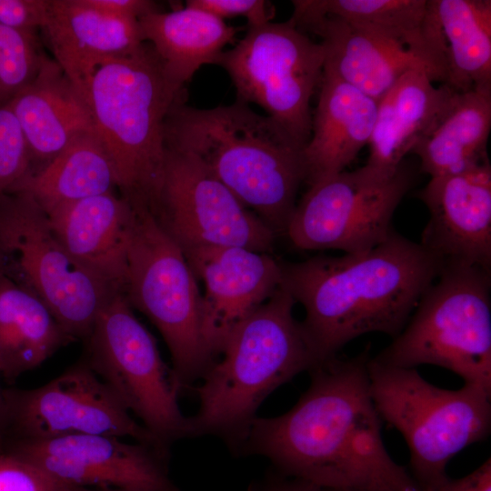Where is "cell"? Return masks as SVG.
Returning a JSON list of instances; mask_svg holds the SVG:
<instances>
[{"instance_id": "obj_1", "label": "cell", "mask_w": 491, "mask_h": 491, "mask_svg": "<svg viewBox=\"0 0 491 491\" xmlns=\"http://www.w3.org/2000/svg\"><path fill=\"white\" fill-rule=\"evenodd\" d=\"M369 357L366 349L316 366L297 403L281 416H256L237 446L268 458L285 476L323 489L423 491L384 445Z\"/></svg>"}, {"instance_id": "obj_2", "label": "cell", "mask_w": 491, "mask_h": 491, "mask_svg": "<svg viewBox=\"0 0 491 491\" xmlns=\"http://www.w3.org/2000/svg\"><path fill=\"white\" fill-rule=\"evenodd\" d=\"M279 264L280 286L305 309L301 324L318 364L362 335L397 336L444 266L395 230L360 254Z\"/></svg>"}, {"instance_id": "obj_3", "label": "cell", "mask_w": 491, "mask_h": 491, "mask_svg": "<svg viewBox=\"0 0 491 491\" xmlns=\"http://www.w3.org/2000/svg\"><path fill=\"white\" fill-rule=\"evenodd\" d=\"M185 102L166 118V150L199 161L276 235L286 234L306 178L302 149L249 105L201 109Z\"/></svg>"}, {"instance_id": "obj_4", "label": "cell", "mask_w": 491, "mask_h": 491, "mask_svg": "<svg viewBox=\"0 0 491 491\" xmlns=\"http://www.w3.org/2000/svg\"><path fill=\"white\" fill-rule=\"evenodd\" d=\"M115 168L117 190L134 208L155 215L164 182L165 125L185 88L167 78L153 47L104 61L83 93Z\"/></svg>"}, {"instance_id": "obj_5", "label": "cell", "mask_w": 491, "mask_h": 491, "mask_svg": "<svg viewBox=\"0 0 491 491\" xmlns=\"http://www.w3.org/2000/svg\"><path fill=\"white\" fill-rule=\"evenodd\" d=\"M296 302L281 286L227 337L219 362L198 387L199 409L188 417V436H221L240 443L266 397L318 365Z\"/></svg>"}, {"instance_id": "obj_6", "label": "cell", "mask_w": 491, "mask_h": 491, "mask_svg": "<svg viewBox=\"0 0 491 491\" xmlns=\"http://www.w3.org/2000/svg\"><path fill=\"white\" fill-rule=\"evenodd\" d=\"M367 373L376 409L403 435L411 476L423 491H434L447 478L446 467L455 455L488 436L491 392L468 384L443 389L416 368L384 365L371 356Z\"/></svg>"}, {"instance_id": "obj_7", "label": "cell", "mask_w": 491, "mask_h": 491, "mask_svg": "<svg viewBox=\"0 0 491 491\" xmlns=\"http://www.w3.org/2000/svg\"><path fill=\"white\" fill-rule=\"evenodd\" d=\"M490 271L444 264L392 343L373 357L405 368L435 365L491 392Z\"/></svg>"}, {"instance_id": "obj_8", "label": "cell", "mask_w": 491, "mask_h": 491, "mask_svg": "<svg viewBox=\"0 0 491 491\" xmlns=\"http://www.w3.org/2000/svg\"><path fill=\"white\" fill-rule=\"evenodd\" d=\"M0 274L37 296L73 340H85L117 292L65 250L27 193H0Z\"/></svg>"}, {"instance_id": "obj_9", "label": "cell", "mask_w": 491, "mask_h": 491, "mask_svg": "<svg viewBox=\"0 0 491 491\" xmlns=\"http://www.w3.org/2000/svg\"><path fill=\"white\" fill-rule=\"evenodd\" d=\"M133 210L124 295L158 329L183 387L214 363L202 336V294L182 249L149 211Z\"/></svg>"}, {"instance_id": "obj_10", "label": "cell", "mask_w": 491, "mask_h": 491, "mask_svg": "<svg viewBox=\"0 0 491 491\" xmlns=\"http://www.w3.org/2000/svg\"><path fill=\"white\" fill-rule=\"evenodd\" d=\"M85 341V361L161 445L188 436L178 405L182 387L123 293L102 308Z\"/></svg>"}, {"instance_id": "obj_11", "label": "cell", "mask_w": 491, "mask_h": 491, "mask_svg": "<svg viewBox=\"0 0 491 491\" xmlns=\"http://www.w3.org/2000/svg\"><path fill=\"white\" fill-rule=\"evenodd\" d=\"M324 63L322 45L288 20L247 26L217 65L228 73L236 100L262 107L303 150L311 134L310 101Z\"/></svg>"}, {"instance_id": "obj_12", "label": "cell", "mask_w": 491, "mask_h": 491, "mask_svg": "<svg viewBox=\"0 0 491 491\" xmlns=\"http://www.w3.org/2000/svg\"><path fill=\"white\" fill-rule=\"evenodd\" d=\"M413 181V173L403 163L388 178L377 177L363 166L340 172L308 186L286 235L304 250L368 251L394 231L395 211Z\"/></svg>"}, {"instance_id": "obj_13", "label": "cell", "mask_w": 491, "mask_h": 491, "mask_svg": "<svg viewBox=\"0 0 491 491\" xmlns=\"http://www.w3.org/2000/svg\"><path fill=\"white\" fill-rule=\"evenodd\" d=\"M4 396L5 429L0 448L12 442L106 435L167 452L85 359L42 386L4 389Z\"/></svg>"}, {"instance_id": "obj_14", "label": "cell", "mask_w": 491, "mask_h": 491, "mask_svg": "<svg viewBox=\"0 0 491 491\" xmlns=\"http://www.w3.org/2000/svg\"><path fill=\"white\" fill-rule=\"evenodd\" d=\"M154 217L184 254L222 246L268 253L276 235L199 161L169 150Z\"/></svg>"}, {"instance_id": "obj_15", "label": "cell", "mask_w": 491, "mask_h": 491, "mask_svg": "<svg viewBox=\"0 0 491 491\" xmlns=\"http://www.w3.org/2000/svg\"><path fill=\"white\" fill-rule=\"evenodd\" d=\"M74 486H98L135 491H177L165 467L166 453L106 435H75L19 441L0 448Z\"/></svg>"}, {"instance_id": "obj_16", "label": "cell", "mask_w": 491, "mask_h": 491, "mask_svg": "<svg viewBox=\"0 0 491 491\" xmlns=\"http://www.w3.org/2000/svg\"><path fill=\"white\" fill-rule=\"evenodd\" d=\"M184 255L204 284L202 336L214 359L231 332L280 286V264L268 253L236 246L198 248Z\"/></svg>"}, {"instance_id": "obj_17", "label": "cell", "mask_w": 491, "mask_h": 491, "mask_svg": "<svg viewBox=\"0 0 491 491\" xmlns=\"http://www.w3.org/2000/svg\"><path fill=\"white\" fill-rule=\"evenodd\" d=\"M429 220L420 244L444 264L491 269V165L431 177L419 192Z\"/></svg>"}, {"instance_id": "obj_18", "label": "cell", "mask_w": 491, "mask_h": 491, "mask_svg": "<svg viewBox=\"0 0 491 491\" xmlns=\"http://www.w3.org/2000/svg\"><path fill=\"white\" fill-rule=\"evenodd\" d=\"M41 29L54 60L82 95L98 65L145 43L138 19L109 14L85 0H49Z\"/></svg>"}, {"instance_id": "obj_19", "label": "cell", "mask_w": 491, "mask_h": 491, "mask_svg": "<svg viewBox=\"0 0 491 491\" xmlns=\"http://www.w3.org/2000/svg\"><path fill=\"white\" fill-rule=\"evenodd\" d=\"M46 215L71 256L113 291L124 294L134 218L131 205L111 192L75 201Z\"/></svg>"}, {"instance_id": "obj_20", "label": "cell", "mask_w": 491, "mask_h": 491, "mask_svg": "<svg viewBox=\"0 0 491 491\" xmlns=\"http://www.w3.org/2000/svg\"><path fill=\"white\" fill-rule=\"evenodd\" d=\"M297 28L318 35L325 51L323 72L351 85L377 103L411 70L426 71V62L403 44L333 17L306 21Z\"/></svg>"}, {"instance_id": "obj_21", "label": "cell", "mask_w": 491, "mask_h": 491, "mask_svg": "<svg viewBox=\"0 0 491 491\" xmlns=\"http://www.w3.org/2000/svg\"><path fill=\"white\" fill-rule=\"evenodd\" d=\"M377 102L323 72L311 134L302 150L305 183L312 185L345 171L368 145Z\"/></svg>"}, {"instance_id": "obj_22", "label": "cell", "mask_w": 491, "mask_h": 491, "mask_svg": "<svg viewBox=\"0 0 491 491\" xmlns=\"http://www.w3.org/2000/svg\"><path fill=\"white\" fill-rule=\"evenodd\" d=\"M5 106L25 139L30 174L51 162L75 135L95 129L85 98L47 55L35 77Z\"/></svg>"}, {"instance_id": "obj_23", "label": "cell", "mask_w": 491, "mask_h": 491, "mask_svg": "<svg viewBox=\"0 0 491 491\" xmlns=\"http://www.w3.org/2000/svg\"><path fill=\"white\" fill-rule=\"evenodd\" d=\"M433 82L426 71L411 70L378 101L366 171L392 176L446 109L456 91Z\"/></svg>"}, {"instance_id": "obj_24", "label": "cell", "mask_w": 491, "mask_h": 491, "mask_svg": "<svg viewBox=\"0 0 491 491\" xmlns=\"http://www.w3.org/2000/svg\"><path fill=\"white\" fill-rule=\"evenodd\" d=\"M289 19L298 25L333 16L357 28L403 44L431 69L435 81L446 80L439 30L429 0H294Z\"/></svg>"}, {"instance_id": "obj_25", "label": "cell", "mask_w": 491, "mask_h": 491, "mask_svg": "<svg viewBox=\"0 0 491 491\" xmlns=\"http://www.w3.org/2000/svg\"><path fill=\"white\" fill-rule=\"evenodd\" d=\"M142 36L161 61L169 81L179 88L205 65L218 64L240 29L195 7L155 11L138 19Z\"/></svg>"}, {"instance_id": "obj_26", "label": "cell", "mask_w": 491, "mask_h": 491, "mask_svg": "<svg viewBox=\"0 0 491 491\" xmlns=\"http://www.w3.org/2000/svg\"><path fill=\"white\" fill-rule=\"evenodd\" d=\"M491 88L456 92L446 109L415 145L421 171L431 177L455 175L489 162Z\"/></svg>"}, {"instance_id": "obj_27", "label": "cell", "mask_w": 491, "mask_h": 491, "mask_svg": "<svg viewBox=\"0 0 491 491\" xmlns=\"http://www.w3.org/2000/svg\"><path fill=\"white\" fill-rule=\"evenodd\" d=\"M111 158L95 129L75 135L46 165L29 174L13 190L29 194L43 210L115 192Z\"/></svg>"}, {"instance_id": "obj_28", "label": "cell", "mask_w": 491, "mask_h": 491, "mask_svg": "<svg viewBox=\"0 0 491 491\" xmlns=\"http://www.w3.org/2000/svg\"><path fill=\"white\" fill-rule=\"evenodd\" d=\"M74 341L35 295L0 276V372L11 382Z\"/></svg>"}, {"instance_id": "obj_29", "label": "cell", "mask_w": 491, "mask_h": 491, "mask_svg": "<svg viewBox=\"0 0 491 491\" xmlns=\"http://www.w3.org/2000/svg\"><path fill=\"white\" fill-rule=\"evenodd\" d=\"M446 69L456 92L491 88V1L429 0Z\"/></svg>"}, {"instance_id": "obj_30", "label": "cell", "mask_w": 491, "mask_h": 491, "mask_svg": "<svg viewBox=\"0 0 491 491\" xmlns=\"http://www.w3.org/2000/svg\"><path fill=\"white\" fill-rule=\"evenodd\" d=\"M45 55L35 31L0 25V106L35 77Z\"/></svg>"}, {"instance_id": "obj_31", "label": "cell", "mask_w": 491, "mask_h": 491, "mask_svg": "<svg viewBox=\"0 0 491 491\" xmlns=\"http://www.w3.org/2000/svg\"><path fill=\"white\" fill-rule=\"evenodd\" d=\"M30 171V154L21 127L12 111L0 106V193L13 190Z\"/></svg>"}, {"instance_id": "obj_32", "label": "cell", "mask_w": 491, "mask_h": 491, "mask_svg": "<svg viewBox=\"0 0 491 491\" xmlns=\"http://www.w3.org/2000/svg\"><path fill=\"white\" fill-rule=\"evenodd\" d=\"M29 461L0 450V491H74Z\"/></svg>"}, {"instance_id": "obj_33", "label": "cell", "mask_w": 491, "mask_h": 491, "mask_svg": "<svg viewBox=\"0 0 491 491\" xmlns=\"http://www.w3.org/2000/svg\"><path fill=\"white\" fill-rule=\"evenodd\" d=\"M185 5L204 10L224 21L244 17L247 26L270 22L274 16L271 5L264 0H188Z\"/></svg>"}, {"instance_id": "obj_34", "label": "cell", "mask_w": 491, "mask_h": 491, "mask_svg": "<svg viewBox=\"0 0 491 491\" xmlns=\"http://www.w3.org/2000/svg\"><path fill=\"white\" fill-rule=\"evenodd\" d=\"M49 0H0V25L35 31L45 23Z\"/></svg>"}, {"instance_id": "obj_35", "label": "cell", "mask_w": 491, "mask_h": 491, "mask_svg": "<svg viewBox=\"0 0 491 491\" xmlns=\"http://www.w3.org/2000/svg\"><path fill=\"white\" fill-rule=\"evenodd\" d=\"M93 7L112 15L139 19L157 11V5L149 0H85Z\"/></svg>"}, {"instance_id": "obj_36", "label": "cell", "mask_w": 491, "mask_h": 491, "mask_svg": "<svg viewBox=\"0 0 491 491\" xmlns=\"http://www.w3.org/2000/svg\"><path fill=\"white\" fill-rule=\"evenodd\" d=\"M434 491H491V459L462 478L447 477Z\"/></svg>"}, {"instance_id": "obj_37", "label": "cell", "mask_w": 491, "mask_h": 491, "mask_svg": "<svg viewBox=\"0 0 491 491\" xmlns=\"http://www.w3.org/2000/svg\"><path fill=\"white\" fill-rule=\"evenodd\" d=\"M262 491H326L325 489L300 479L286 476L266 486Z\"/></svg>"}, {"instance_id": "obj_38", "label": "cell", "mask_w": 491, "mask_h": 491, "mask_svg": "<svg viewBox=\"0 0 491 491\" xmlns=\"http://www.w3.org/2000/svg\"><path fill=\"white\" fill-rule=\"evenodd\" d=\"M0 377L1 372H0ZM5 429V404L4 396V388L0 385V446L3 442Z\"/></svg>"}, {"instance_id": "obj_39", "label": "cell", "mask_w": 491, "mask_h": 491, "mask_svg": "<svg viewBox=\"0 0 491 491\" xmlns=\"http://www.w3.org/2000/svg\"><path fill=\"white\" fill-rule=\"evenodd\" d=\"M74 491H135V490L121 489V488H100V489L95 490V489H89L86 487L77 486L75 487Z\"/></svg>"}, {"instance_id": "obj_40", "label": "cell", "mask_w": 491, "mask_h": 491, "mask_svg": "<svg viewBox=\"0 0 491 491\" xmlns=\"http://www.w3.org/2000/svg\"><path fill=\"white\" fill-rule=\"evenodd\" d=\"M326 491H368V490H327V489H325Z\"/></svg>"}, {"instance_id": "obj_41", "label": "cell", "mask_w": 491, "mask_h": 491, "mask_svg": "<svg viewBox=\"0 0 491 491\" xmlns=\"http://www.w3.org/2000/svg\"><path fill=\"white\" fill-rule=\"evenodd\" d=\"M0 276H1V274H0Z\"/></svg>"}]
</instances>
